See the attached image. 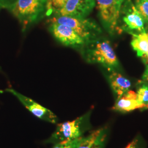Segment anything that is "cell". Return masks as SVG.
<instances>
[{"instance_id":"obj_1","label":"cell","mask_w":148,"mask_h":148,"mask_svg":"<svg viewBox=\"0 0 148 148\" xmlns=\"http://www.w3.org/2000/svg\"><path fill=\"white\" fill-rule=\"evenodd\" d=\"M79 52L88 63L99 64L106 70L120 69L119 60L110 42L103 36L85 43Z\"/></svg>"},{"instance_id":"obj_2","label":"cell","mask_w":148,"mask_h":148,"mask_svg":"<svg viewBox=\"0 0 148 148\" xmlns=\"http://www.w3.org/2000/svg\"><path fill=\"white\" fill-rule=\"evenodd\" d=\"M8 11L19 21L21 31L25 33L48 16V0H18Z\"/></svg>"},{"instance_id":"obj_3","label":"cell","mask_w":148,"mask_h":148,"mask_svg":"<svg viewBox=\"0 0 148 148\" xmlns=\"http://www.w3.org/2000/svg\"><path fill=\"white\" fill-rule=\"evenodd\" d=\"M92 110L87 112L73 121L58 123L52 134L45 140V144H54L68 140H74L84 136L92 128L90 116Z\"/></svg>"},{"instance_id":"obj_4","label":"cell","mask_w":148,"mask_h":148,"mask_svg":"<svg viewBox=\"0 0 148 148\" xmlns=\"http://www.w3.org/2000/svg\"><path fill=\"white\" fill-rule=\"evenodd\" d=\"M47 22L57 23L70 27L86 43L101 37L103 34L100 25L93 19L87 17L54 15L48 17Z\"/></svg>"},{"instance_id":"obj_5","label":"cell","mask_w":148,"mask_h":148,"mask_svg":"<svg viewBox=\"0 0 148 148\" xmlns=\"http://www.w3.org/2000/svg\"><path fill=\"white\" fill-rule=\"evenodd\" d=\"M48 24L49 32L57 41L64 46L79 51L84 46L85 41L70 27L54 22Z\"/></svg>"},{"instance_id":"obj_6","label":"cell","mask_w":148,"mask_h":148,"mask_svg":"<svg viewBox=\"0 0 148 148\" xmlns=\"http://www.w3.org/2000/svg\"><path fill=\"white\" fill-rule=\"evenodd\" d=\"M96 4L101 25L110 35H114L120 29V14L117 11L115 0H96Z\"/></svg>"},{"instance_id":"obj_7","label":"cell","mask_w":148,"mask_h":148,"mask_svg":"<svg viewBox=\"0 0 148 148\" xmlns=\"http://www.w3.org/2000/svg\"><path fill=\"white\" fill-rule=\"evenodd\" d=\"M120 17L123 23L122 26L123 30L132 34L145 32L144 24L145 23L132 0L124 1L120 10Z\"/></svg>"},{"instance_id":"obj_8","label":"cell","mask_w":148,"mask_h":148,"mask_svg":"<svg viewBox=\"0 0 148 148\" xmlns=\"http://www.w3.org/2000/svg\"><path fill=\"white\" fill-rule=\"evenodd\" d=\"M16 97L21 104L35 117L49 123L56 124L58 121L57 115L47 108L43 106L29 97L23 95L13 88H7L4 90Z\"/></svg>"},{"instance_id":"obj_9","label":"cell","mask_w":148,"mask_h":148,"mask_svg":"<svg viewBox=\"0 0 148 148\" xmlns=\"http://www.w3.org/2000/svg\"><path fill=\"white\" fill-rule=\"evenodd\" d=\"M95 5L96 0H68L58 12L52 16L86 18L92 13Z\"/></svg>"},{"instance_id":"obj_10","label":"cell","mask_w":148,"mask_h":148,"mask_svg":"<svg viewBox=\"0 0 148 148\" xmlns=\"http://www.w3.org/2000/svg\"><path fill=\"white\" fill-rule=\"evenodd\" d=\"M109 134V126L99 128L87 136L80 138L75 148H106Z\"/></svg>"},{"instance_id":"obj_11","label":"cell","mask_w":148,"mask_h":148,"mask_svg":"<svg viewBox=\"0 0 148 148\" xmlns=\"http://www.w3.org/2000/svg\"><path fill=\"white\" fill-rule=\"evenodd\" d=\"M106 77L116 100L130 90L131 82L116 70H106Z\"/></svg>"},{"instance_id":"obj_12","label":"cell","mask_w":148,"mask_h":148,"mask_svg":"<svg viewBox=\"0 0 148 148\" xmlns=\"http://www.w3.org/2000/svg\"><path fill=\"white\" fill-rule=\"evenodd\" d=\"M145 108V106L138 100L136 92L129 90L116 100L112 109L122 113H126Z\"/></svg>"},{"instance_id":"obj_13","label":"cell","mask_w":148,"mask_h":148,"mask_svg":"<svg viewBox=\"0 0 148 148\" xmlns=\"http://www.w3.org/2000/svg\"><path fill=\"white\" fill-rule=\"evenodd\" d=\"M132 35L131 44L133 49L137 52L138 57H142L145 56L148 53V38L145 32Z\"/></svg>"},{"instance_id":"obj_14","label":"cell","mask_w":148,"mask_h":148,"mask_svg":"<svg viewBox=\"0 0 148 148\" xmlns=\"http://www.w3.org/2000/svg\"><path fill=\"white\" fill-rule=\"evenodd\" d=\"M136 93L138 100L146 108V106H148V81L142 79L138 83Z\"/></svg>"},{"instance_id":"obj_15","label":"cell","mask_w":148,"mask_h":148,"mask_svg":"<svg viewBox=\"0 0 148 148\" xmlns=\"http://www.w3.org/2000/svg\"><path fill=\"white\" fill-rule=\"evenodd\" d=\"M134 5L145 23H148V0H135Z\"/></svg>"},{"instance_id":"obj_16","label":"cell","mask_w":148,"mask_h":148,"mask_svg":"<svg viewBox=\"0 0 148 148\" xmlns=\"http://www.w3.org/2000/svg\"><path fill=\"white\" fill-rule=\"evenodd\" d=\"M68 0H48V16L49 17L58 12Z\"/></svg>"},{"instance_id":"obj_17","label":"cell","mask_w":148,"mask_h":148,"mask_svg":"<svg viewBox=\"0 0 148 148\" xmlns=\"http://www.w3.org/2000/svg\"><path fill=\"white\" fill-rule=\"evenodd\" d=\"M79 138L70 140H64L63 142L54 144H53L52 148H75L78 143Z\"/></svg>"},{"instance_id":"obj_18","label":"cell","mask_w":148,"mask_h":148,"mask_svg":"<svg viewBox=\"0 0 148 148\" xmlns=\"http://www.w3.org/2000/svg\"><path fill=\"white\" fill-rule=\"evenodd\" d=\"M17 1L18 0H0V5L2 8L9 10Z\"/></svg>"},{"instance_id":"obj_19","label":"cell","mask_w":148,"mask_h":148,"mask_svg":"<svg viewBox=\"0 0 148 148\" xmlns=\"http://www.w3.org/2000/svg\"><path fill=\"white\" fill-rule=\"evenodd\" d=\"M125 148H142V147L139 144V140L138 139H134Z\"/></svg>"},{"instance_id":"obj_20","label":"cell","mask_w":148,"mask_h":148,"mask_svg":"<svg viewBox=\"0 0 148 148\" xmlns=\"http://www.w3.org/2000/svg\"><path fill=\"white\" fill-rule=\"evenodd\" d=\"M124 1L125 0H115V5L116 6L117 11L119 14H120V10H121L122 5Z\"/></svg>"},{"instance_id":"obj_21","label":"cell","mask_w":148,"mask_h":148,"mask_svg":"<svg viewBox=\"0 0 148 148\" xmlns=\"http://www.w3.org/2000/svg\"><path fill=\"white\" fill-rule=\"evenodd\" d=\"M142 79L147 81L148 82V63L147 64V67H146L145 70L143 74Z\"/></svg>"},{"instance_id":"obj_22","label":"cell","mask_w":148,"mask_h":148,"mask_svg":"<svg viewBox=\"0 0 148 148\" xmlns=\"http://www.w3.org/2000/svg\"><path fill=\"white\" fill-rule=\"evenodd\" d=\"M144 29H145V34L147 36V37L148 38V23H147L146 25L144 26Z\"/></svg>"},{"instance_id":"obj_23","label":"cell","mask_w":148,"mask_h":148,"mask_svg":"<svg viewBox=\"0 0 148 148\" xmlns=\"http://www.w3.org/2000/svg\"><path fill=\"white\" fill-rule=\"evenodd\" d=\"M146 108V109H148V106H146V108Z\"/></svg>"},{"instance_id":"obj_24","label":"cell","mask_w":148,"mask_h":148,"mask_svg":"<svg viewBox=\"0 0 148 148\" xmlns=\"http://www.w3.org/2000/svg\"><path fill=\"white\" fill-rule=\"evenodd\" d=\"M1 8H2V7H1V5H0V9H1Z\"/></svg>"}]
</instances>
